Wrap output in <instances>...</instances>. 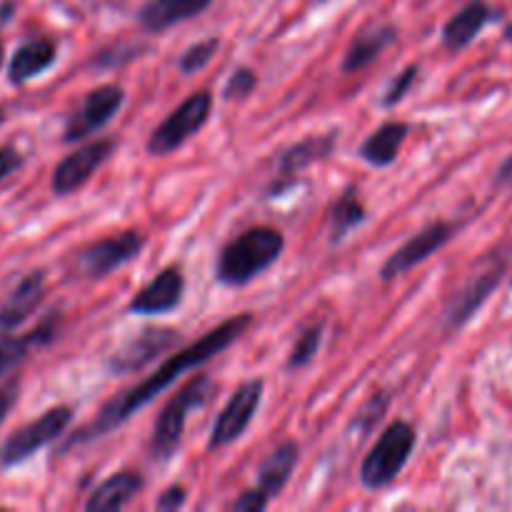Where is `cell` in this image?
<instances>
[{"mask_svg": "<svg viewBox=\"0 0 512 512\" xmlns=\"http://www.w3.org/2000/svg\"><path fill=\"white\" fill-rule=\"evenodd\" d=\"M268 500H270V495L258 485V488L245 490V493L240 495L233 505H230V510L233 512H260V510L268 508Z\"/></svg>", "mask_w": 512, "mask_h": 512, "instance_id": "30", "label": "cell"}, {"mask_svg": "<svg viewBox=\"0 0 512 512\" xmlns=\"http://www.w3.org/2000/svg\"><path fill=\"white\" fill-rule=\"evenodd\" d=\"M143 245L145 238L138 230H128V233L113 235V238H103L98 240V243L88 245V248L80 253V270L93 280L105 278V275H110L113 270L123 268L125 263L138 258Z\"/></svg>", "mask_w": 512, "mask_h": 512, "instance_id": "9", "label": "cell"}, {"mask_svg": "<svg viewBox=\"0 0 512 512\" xmlns=\"http://www.w3.org/2000/svg\"><path fill=\"white\" fill-rule=\"evenodd\" d=\"M13 8L15 5L10 3V0H3V3H0V28H3L10 18H13Z\"/></svg>", "mask_w": 512, "mask_h": 512, "instance_id": "35", "label": "cell"}, {"mask_svg": "<svg viewBox=\"0 0 512 512\" xmlns=\"http://www.w3.org/2000/svg\"><path fill=\"white\" fill-rule=\"evenodd\" d=\"M70 423H73V410H70L68 405H58V408H50L48 413L40 415L38 420H33V423L15 430V433L0 445V470L15 468V465L33 458L40 448H45V445L53 443L55 438H60V435L68 430Z\"/></svg>", "mask_w": 512, "mask_h": 512, "instance_id": "5", "label": "cell"}, {"mask_svg": "<svg viewBox=\"0 0 512 512\" xmlns=\"http://www.w3.org/2000/svg\"><path fill=\"white\" fill-rule=\"evenodd\" d=\"M335 140H338V133L333 130V133L328 135H310V138L290 145V148L283 153V158H280V173L285 175L300 173V170L308 168V165L328 158L335 148Z\"/></svg>", "mask_w": 512, "mask_h": 512, "instance_id": "24", "label": "cell"}, {"mask_svg": "<svg viewBox=\"0 0 512 512\" xmlns=\"http://www.w3.org/2000/svg\"><path fill=\"white\" fill-rule=\"evenodd\" d=\"M415 440L418 435L408 420H395L393 425H388L360 465V483L368 490H380L393 483L408 465Z\"/></svg>", "mask_w": 512, "mask_h": 512, "instance_id": "4", "label": "cell"}, {"mask_svg": "<svg viewBox=\"0 0 512 512\" xmlns=\"http://www.w3.org/2000/svg\"><path fill=\"white\" fill-rule=\"evenodd\" d=\"M143 488H145L143 475L130 473V470L128 473H118L93 490V495H90L88 503H85V510L115 512L125 508V505H128Z\"/></svg>", "mask_w": 512, "mask_h": 512, "instance_id": "19", "label": "cell"}, {"mask_svg": "<svg viewBox=\"0 0 512 512\" xmlns=\"http://www.w3.org/2000/svg\"><path fill=\"white\" fill-rule=\"evenodd\" d=\"M490 20V8L483 0H470L463 10L453 15V18L445 23L443 28V45L453 53L468 48L475 38H478L480 30L485 28V23Z\"/></svg>", "mask_w": 512, "mask_h": 512, "instance_id": "18", "label": "cell"}, {"mask_svg": "<svg viewBox=\"0 0 512 512\" xmlns=\"http://www.w3.org/2000/svg\"><path fill=\"white\" fill-rule=\"evenodd\" d=\"M123 103L125 90L120 85H100V88L90 90L83 103H80V108L70 115L63 140L65 143H78V140L98 133L100 128H105L118 115Z\"/></svg>", "mask_w": 512, "mask_h": 512, "instance_id": "8", "label": "cell"}, {"mask_svg": "<svg viewBox=\"0 0 512 512\" xmlns=\"http://www.w3.org/2000/svg\"><path fill=\"white\" fill-rule=\"evenodd\" d=\"M258 85V75L253 73L250 68H238L233 75H230L228 85H225V98L235 100V98H248L250 93Z\"/></svg>", "mask_w": 512, "mask_h": 512, "instance_id": "28", "label": "cell"}, {"mask_svg": "<svg viewBox=\"0 0 512 512\" xmlns=\"http://www.w3.org/2000/svg\"><path fill=\"white\" fill-rule=\"evenodd\" d=\"M210 108H213V95L208 90H198L190 98H185L158 128L153 130L148 140L150 155H168L178 150L185 140L193 138L210 118Z\"/></svg>", "mask_w": 512, "mask_h": 512, "instance_id": "6", "label": "cell"}, {"mask_svg": "<svg viewBox=\"0 0 512 512\" xmlns=\"http://www.w3.org/2000/svg\"><path fill=\"white\" fill-rule=\"evenodd\" d=\"M505 38H508V40H510V43H512V23L508 25V30H505Z\"/></svg>", "mask_w": 512, "mask_h": 512, "instance_id": "36", "label": "cell"}, {"mask_svg": "<svg viewBox=\"0 0 512 512\" xmlns=\"http://www.w3.org/2000/svg\"><path fill=\"white\" fill-rule=\"evenodd\" d=\"M320 343H323V325H313V328L305 330V333L298 338V343L293 345V353H290L288 358V368L290 370L305 368V365L318 355Z\"/></svg>", "mask_w": 512, "mask_h": 512, "instance_id": "26", "label": "cell"}, {"mask_svg": "<svg viewBox=\"0 0 512 512\" xmlns=\"http://www.w3.org/2000/svg\"><path fill=\"white\" fill-rule=\"evenodd\" d=\"M15 400H18V383H10L5 388H0V425L5 423L8 413L13 410Z\"/></svg>", "mask_w": 512, "mask_h": 512, "instance_id": "33", "label": "cell"}, {"mask_svg": "<svg viewBox=\"0 0 512 512\" xmlns=\"http://www.w3.org/2000/svg\"><path fill=\"white\" fill-rule=\"evenodd\" d=\"M20 168H23V155H20V150L13 148V145H3L0 148V183L8 180L13 173H18Z\"/></svg>", "mask_w": 512, "mask_h": 512, "instance_id": "31", "label": "cell"}, {"mask_svg": "<svg viewBox=\"0 0 512 512\" xmlns=\"http://www.w3.org/2000/svg\"><path fill=\"white\" fill-rule=\"evenodd\" d=\"M283 248L285 238L275 228L260 225V228L245 230L223 248L218 265H215V278H218V283L230 285V288L248 285L250 280L265 273L270 265L278 263Z\"/></svg>", "mask_w": 512, "mask_h": 512, "instance_id": "2", "label": "cell"}, {"mask_svg": "<svg viewBox=\"0 0 512 512\" xmlns=\"http://www.w3.org/2000/svg\"><path fill=\"white\" fill-rule=\"evenodd\" d=\"M210 3L213 0H150L140 10V25L148 33H163V30L173 28L175 23L200 15Z\"/></svg>", "mask_w": 512, "mask_h": 512, "instance_id": "17", "label": "cell"}, {"mask_svg": "<svg viewBox=\"0 0 512 512\" xmlns=\"http://www.w3.org/2000/svg\"><path fill=\"white\" fill-rule=\"evenodd\" d=\"M185 500H188V493H185L183 485H170V488L160 495L158 503L155 505H158V510H163V512H173V510L183 508Z\"/></svg>", "mask_w": 512, "mask_h": 512, "instance_id": "32", "label": "cell"}, {"mask_svg": "<svg viewBox=\"0 0 512 512\" xmlns=\"http://www.w3.org/2000/svg\"><path fill=\"white\" fill-rule=\"evenodd\" d=\"M180 343L178 330L170 328H148L140 335H135L133 340L118 348L113 353V358L108 360V373L110 375H130L135 370L145 368L150 360L158 358L165 350L175 348Z\"/></svg>", "mask_w": 512, "mask_h": 512, "instance_id": "12", "label": "cell"}, {"mask_svg": "<svg viewBox=\"0 0 512 512\" xmlns=\"http://www.w3.org/2000/svg\"><path fill=\"white\" fill-rule=\"evenodd\" d=\"M3 120H5V115H3V110H0V125H3Z\"/></svg>", "mask_w": 512, "mask_h": 512, "instance_id": "38", "label": "cell"}, {"mask_svg": "<svg viewBox=\"0 0 512 512\" xmlns=\"http://www.w3.org/2000/svg\"><path fill=\"white\" fill-rule=\"evenodd\" d=\"M115 140L100 138L95 143L83 145L75 153H70L68 158H63L58 163L53 173V193L55 195H70L78 188H83L90 178H93L95 170L105 163V160L113 155Z\"/></svg>", "mask_w": 512, "mask_h": 512, "instance_id": "11", "label": "cell"}, {"mask_svg": "<svg viewBox=\"0 0 512 512\" xmlns=\"http://www.w3.org/2000/svg\"><path fill=\"white\" fill-rule=\"evenodd\" d=\"M453 235H455V225L445 223V220H438V223L428 225V228L415 233L408 243L400 245V248L385 260L383 270H380V278L393 280L398 278V275L413 270L415 265L425 263L430 255H435L443 245H448Z\"/></svg>", "mask_w": 512, "mask_h": 512, "instance_id": "10", "label": "cell"}, {"mask_svg": "<svg viewBox=\"0 0 512 512\" xmlns=\"http://www.w3.org/2000/svg\"><path fill=\"white\" fill-rule=\"evenodd\" d=\"M213 378L205 373L195 375L193 380L180 388V393L170 400L163 408L160 418L155 420L153 440H150V455L155 460H170L175 455V450L183 443L185 433V420H188L190 410L203 408L205 403L213 395Z\"/></svg>", "mask_w": 512, "mask_h": 512, "instance_id": "3", "label": "cell"}, {"mask_svg": "<svg viewBox=\"0 0 512 512\" xmlns=\"http://www.w3.org/2000/svg\"><path fill=\"white\" fill-rule=\"evenodd\" d=\"M0 65H3V43H0Z\"/></svg>", "mask_w": 512, "mask_h": 512, "instance_id": "37", "label": "cell"}, {"mask_svg": "<svg viewBox=\"0 0 512 512\" xmlns=\"http://www.w3.org/2000/svg\"><path fill=\"white\" fill-rule=\"evenodd\" d=\"M415 78H418V65H408V68H405L403 73H400L398 78L390 83V88L385 90V95H383L385 108H393V105H398L400 100L405 98V93L410 90V85L415 83Z\"/></svg>", "mask_w": 512, "mask_h": 512, "instance_id": "29", "label": "cell"}, {"mask_svg": "<svg viewBox=\"0 0 512 512\" xmlns=\"http://www.w3.org/2000/svg\"><path fill=\"white\" fill-rule=\"evenodd\" d=\"M408 133V123H400V120L380 125V128L375 130V133H370V138L360 145V158H363L365 163L375 165V168H385V165L395 163Z\"/></svg>", "mask_w": 512, "mask_h": 512, "instance_id": "20", "label": "cell"}, {"mask_svg": "<svg viewBox=\"0 0 512 512\" xmlns=\"http://www.w3.org/2000/svg\"><path fill=\"white\" fill-rule=\"evenodd\" d=\"M55 323H58V315H50V318H45L38 328L30 330L28 335L0 340V378L8 375L18 363H23L30 348L48 345L50 340L55 338Z\"/></svg>", "mask_w": 512, "mask_h": 512, "instance_id": "23", "label": "cell"}, {"mask_svg": "<svg viewBox=\"0 0 512 512\" xmlns=\"http://www.w3.org/2000/svg\"><path fill=\"white\" fill-rule=\"evenodd\" d=\"M58 58V50H55V43L50 38H33L28 43L20 45L13 53V60L8 65L10 83L23 85L28 80L38 78L40 73L50 68Z\"/></svg>", "mask_w": 512, "mask_h": 512, "instance_id": "16", "label": "cell"}, {"mask_svg": "<svg viewBox=\"0 0 512 512\" xmlns=\"http://www.w3.org/2000/svg\"><path fill=\"white\" fill-rule=\"evenodd\" d=\"M298 458H300V448L293 443V440H288V443L278 445V448L270 453V458L260 465L258 485L270 495V498H278V495L283 493L290 475H293Z\"/></svg>", "mask_w": 512, "mask_h": 512, "instance_id": "22", "label": "cell"}, {"mask_svg": "<svg viewBox=\"0 0 512 512\" xmlns=\"http://www.w3.org/2000/svg\"><path fill=\"white\" fill-rule=\"evenodd\" d=\"M218 48H220L218 38H208V40H200V43L190 45V48L183 53V58H180V70H183L185 75L198 73V70H203L205 65L213 60V55L218 53Z\"/></svg>", "mask_w": 512, "mask_h": 512, "instance_id": "27", "label": "cell"}, {"mask_svg": "<svg viewBox=\"0 0 512 512\" xmlns=\"http://www.w3.org/2000/svg\"><path fill=\"white\" fill-rule=\"evenodd\" d=\"M363 220L365 205L360 203L355 190H348V193L330 208V243H340L350 230L363 225Z\"/></svg>", "mask_w": 512, "mask_h": 512, "instance_id": "25", "label": "cell"}, {"mask_svg": "<svg viewBox=\"0 0 512 512\" xmlns=\"http://www.w3.org/2000/svg\"><path fill=\"white\" fill-rule=\"evenodd\" d=\"M45 295V273L43 270H33V273L25 275L18 283V288L10 293V298L5 300L3 308H0V333H10L13 328H18L20 323L33 315V310L38 308L40 300Z\"/></svg>", "mask_w": 512, "mask_h": 512, "instance_id": "15", "label": "cell"}, {"mask_svg": "<svg viewBox=\"0 0 512 512\" xmlns=\"http://www.w3.org/2000/svg\"><path fill=\"white\" fill-rule=\"evenodd\" d=\"M250 325H253V315L250 313L235 315V318H228L225 323H220L218 328L210 330V333L205 335V338H200L198 343L178 350L173 358L165 360V363L160 365L158 373H153L148 380H143L140 385L125 390L123 395H118V398H113L110 403H105V408L100 410L98 418H95L93 423L83 430V435H80V438H73V443H78V440H93V438H100V435H108L110 430H115L118 425H123L130 415L138 413L143 405H148L150 400L158 398V393H163L165 388H170V385H173L180 375L188 373V370L200 368V365H205L208 360H213L215 355L223 353L225 348H230L235 340L243 338V333L250 328Z\"/></svg>", "mask_w": 512, "mask_h": 512, "instance_id": "1", "label": "cell"}, {"mask_svg": "<svg viewBox=\"0 0 512 512\" xmlns=\"http://www.w3.org/2000/svg\"><path fill=\"white\" fill-rule=\"evenodd\" d=\"M398 40V30L393 25H380V28L368 30V33L358 35L353 40V45L348 48L343 60V73H358V70L368 68L373 60H378V55L383 53L385 48Z\"/></svg>", "mask_w": 512, "mask_h": 512, "instance_id": "21", "label": "cell"}, {"mask_svg": "<svg viewBox=\"0 0 512 512\" xmlns=\"http://www.w3.org/2000/svg\"><path fill=\"white\" fill-rule=\"evenodd\" d=\"M512 183V155L500 165L498 175H495V185H510Z\"/></svg>", "mask_w": 512, "mask_h": 512, "instance_id": "34", "label": "cell"}, {"mask_svg": "<svg viewBox=\"0 0 512 512\" xmlns=\"http://www.w3.org/2000/svg\"><path fill=\"white\" fill-rule=\"evenodd\" d=\"M185 278L178 268H165L153 283L145 285L128 305L133 315H165L183 303Z\"/></svg>", "mask_w": 512, "mask_h": 512, "instance_id": "14", "label": "cell"}, {"mask_svg": "<svg viewBox=\"0 0 512 512\" xmlns=\"http://www.w3.org/2000/svg\"><path fill=\"white\" fill-rule=\"evenodd\" d=\"M505 265H493V268L483 270V273L473 275L468 280L465 288H460L458 293L453 295V300L445 308V320H448L450 328H463L480 308H483L485 300L490 298L498 283L503 280Z\"/></svg>", "mask_w": 512, "mask_h": 512, "instance_id": "13", "label": "cell"}, {"mask_svg": "<svg viewBox=\"0 0 512 512\" xmlns=\"http://www.w3.org/2000/svg\"><path fill=\"white\" fill-rule=\"evenodd\" d=\"M263 388V380H245V383L235 390L230 403L225 405L223 413L215 420L213 433H210L208 440V450L228 448L230 443L243 438V433L248 430V425L253 423L255 413H258V405L260 400H263Z\"/></svg>", "mask_w": 512, "mask_h": 512, "instance_id": "7", "label": "cell"}]
</instances>
